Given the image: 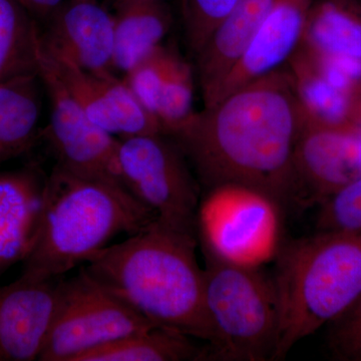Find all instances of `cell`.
<instances>
[{"label":"cell","mask_w":361,"mask_h":361,"mask_svg":"<svg viewBox=\"0 0 361 361\" xmlns=\"http://www.w3.org/2000/svg\"><path fill=\"white\" fill-rule=\"evenodd\" d=\"M327 348L334 360L361 361V294L329 324Z\"/></svg>","instance_id":"obj_26"},{"label":"cell","mask_w":361,"mask_h":361,"mask_svg":"<svg viewBox=\"0 0 361 361\" xmlns=\"http://www.w3.org/2000/svg\"><path fill=\"white\" fill-rule=\"evenodd\" d=\"M35 20H44L51 16L66 0H20Z\"/></svg>","instance_id":"obj_27"},{"label":"cell","mask_w":361,"mask_h":361,"mask_svg":"<svg viewBox=\"0 0 361 361\" xmlns=\"http://www.w3.org/2000/svg\"><path fill=\"white\" fill-rule=\"evenodd\" d=\"M45 180L30 169L0 173V274L32 250L42 219Z\"/></svg>","instance_id":"obj_17"},{"label":"cell","mask_w":361,"mask_h":361,"mask_svg":"<svg viewBox=\"0 0 361 361\" xmlns=\"http://www.w3.org/2000/svg\"><path fill=\"white\" fill-rule=\"evenodd\" d=\"M40 49L82 70H114L115 21L97 0H66L47 18Z\"/></svg>","instance_id":"obj_12"},{"label":"cell","mask_w":361,"mask_h":361,"mask_svg":"<svg viewBox=\"0 0 361 361\" xmlns=\"http://www.w3.org/2000/svg\"><path fill=\"white\" fill-rule=\"evenodd\" d=\"M156 218L125 188L75 174L56 163L45 180L39 229L21 276L63 277L116 235L134 234Z\"/></svg>","instance_id":"obj_3"},{"label":"cell","mask_w":361,"mask_h":361,"mask_svg":"<svg viewBox=\"0 0 361 361\" xmlns=\"http://www.w3.org/2000/svg\"><path fill=\"white\" fill-rule=\"evenodd\" d=\"M317 231H361V176L320 205Z\"/></svg>","instance_id":"obj_25"},{"label":"cell","mask_w":361,"mask_h":361,"mask_svg":"<svg viewBox=\"0 0 361 361\" xmlns=\"http://www.w3.org/2000/svg\"><path fill=\"white\" fill-rule=\"evenodd\" d=\"M61 278L20 276L0 286V361L39 360L54 320Z\"/></svg>","instance_id":"obj_13"},{"label":"cell","mask_w":361,"mask_h":361,"mask_svg":"<svg viewBox=\"0 0 361 361\" xmlns=\"http://www.w3.org/2000/svg\"><path fill=\"white\" fill-rule=\"evenodd\" d=\"M300 49L316 58L361 66V7L355 0H314Z\"/></svg>","instance_id":"obj_20"},{"label":"cell","mask_w":361,"mask_h":361,"mask_svg":"<svg viewBox=\"0 0 361 361\" xmlns=\"http://www.w3.org/2000/svg\"><path fill=\"white\" fill-rule=\"evenodd\" d=\"M109 1H110L114 6H116L118 4H120V2H122L123 0H109Z\"/></svg>","instance_id":"obj_29"},{"label":"cell","mask_w":361,"mask_h":361,"mask_svg":"<svg viewBox=\"0 0 361 361\" xmlns=\"http://www.w3.org/2000/svg\"><path fill=\"white\" fill-rule=\"evenodd\" d=\"M205 258L204 302L211 336L202 360H273L279 325L274 280L259 267Z\"/></svg>","instance_id":"obj_5"},{"label":"cell","mask_w":361,"mask_h":361,"mask_svg":"<svg viewBox=\"0 0 361 361\" xmlns=\"http://www.w3.org/2000/svg\"><path fill=\"white\" fill-rule=\"evenodd\" d=\"M300 206L322 205L361 176V126L322 125L306 116L295 151Z\"/></svg>","instance_id":"obj_10"},{"label":"cell","mask_w":361,"mask_h":361,"mask_svg":"<svg viewBox=\"0 0 361 361\" xmlns=\"http://www.w3.org/2000/svg\"><path fill=\"white\" fill-rule=\"evenodd\" d=\"M313 1L275 0L245 51L206 106L286 66L302 42Z\"/></svg>","instance_id":"obj_14"},{"label":"cell","mask_w":361,"mask_h":361,"mask_svg":"<svg viewBox=\"0 0 361 361\" xmlns=\"http://www.w3.org/2000/svg\"><path fill=\"white\" fill-rule=\"evenodd\" d=\"M203 348L178 330L155 325L82 353L75 361L202 360Z\"/></svg>","instance_id":"obj_22"},{"label":"cell","mask_w":361,"mask_h":361,"mask_svg":"<svg viewBox=\"0 0 361 361\" xmlns=\"http://www.w3.org/2000/svg\"><path fill=\"white\" fill-rule=\"evenodd\" d=\"M239 0H179L183 35L188 49L196 56L214 30Z\"/></svg>","instance_id":"obj_24"},{"label":"cell","mask_w":361,"mask_h":361,"mask_svg":"<svg viewBox=\"0 0 361 361\" xmlns=\"http://www.w3.org/2000/svg\"><path fill=\"white\" fill-rule=\"evenodd\" d=\"M275 0H239L195 58V77L204 106L250 44Z\"/></svg>","instance_id":"obj_18"},{"label":"cell","mask_w":361,"mask_h":361,"mask_svg":"<svg viewBox=\"0 0 361 361\" xmlns=\"http://www.w3.org/2000/svg\"><path fill=\"white\" fill-rule=\"evenodd\" d=\"M9 159H11V157L6 155V154L0 153V164L4 163V161L9 160Z\"/></svg>","instance_id":"obj_28"},{"label":"cell","mask_w":361,"mask_h":361,"mask_svg":"<svg viewBox=\"0 0 361 361\" xmlns=\"http://www.w3.org/2000/svg\"><path fill=\"white\" fill-rule=\"evenodd\" d=\"M356 2H357L358 6L361 7V0H355Z\"/></svg>","instance_id":"obj_31"},{"label":"cell","mask_w":361,"mask_h":361,"mask_svg":"<svg viewBox=\"0 0 361 361\" xmlns=\"http://www.w3.org/2000/svg\"><path fill=\"white\" fill-rule=\"evenodd\" d=\"M40 30L20 0H0V82L39 71Z\"/></svg>","instance_id":"obj_23"},{"label":"cell","mask_w":361,"mask_h":361,"mask_svg":"<svg viewBox=\"0 0 361 361\" xmlns=\"http://www.w3.org/2000/svg\"><path fill=\"white\" fill-rule=\"evenodd\" d=\"M195 71L173 49L164 47L123 75L137 101L155 116L164 135L173 137L195 114Z\"/></svg>","instance_id":"obj_16"},{"label":"cell","mask_w":361,"mask_h":361,"mask_svg":"<svg viewBox=\"0 0 361 361\" xmlns=\"http://www.w3.org/2000/svg\"><path fill=\"white\" fill-rule=\"evenodd\" d=\"M115 7L114 70L125 75L163 44L174 18L169 0H123Z\"/></svg>","instance_id":"obj_19"},{"label":"cell","mask_w":361,"mask_h":361,"mask_svg":"<svg viewBox=\"0 0 361 361\" xmlns=\"http://www.w3.org/2000/svg\"><path fill=\"white\" fill-rule=\"evenodd\" d=\"M155 325L82 268L75 276L59 279L54 320L39 360L75 361Z\"/></svg>","instance_id":"obj_7"},{"label":"cell","mask_w":361,"mask_h":361,"mask_svg":"<svg viewBox=\"0 0 361 361\" xmlns=\"http://www.w3.org/2000/svg\"><path fill=\"white\" fill-rule=\"evenodd\" d=\"M306 116L322 125H357L361 106V70L315 58L299 47L286 65Z\"/></svg>","instance_id":"obj_15"},{"label":"cell","mask_w":361,"mask_h":361,"mask_svg":"<svg viewBox=\"0 0 361 361\" xmlns=\"http://www.w3.org/2000/svg\"><path fill=\"white\" fill-rule=\"evenodd\" d=\"M197 237L156 218L90 256L85 269L149 322L208 342L205 272L197 260Z\"/></svg>","instance_id":"obj_2"},{"label":"cell","mask_w":361,"mask_h":361,"mask_svg":"<svg viewBox=\"0 0 361 361\" xmlns=\"http://www.w3.org/2000/svg\"><path fill=\"white\" fill-rule=\"evenodd\" d=\"M279 325L273 360L341 316L361 294V231H322L280 255Z\"/></svg>","instance_id":"obj_4"},{"label":"cell","mask_w":361,"mask_h":361,"mask_svg":"<svg viewBox=\"0 0 361 361\" xmlns=\"http://www.w3.org/2000/svg\"><path fill=\"white\" fill-rule=\"evenodd\" d=\"M356 123H357V125L361 126V106L360 109V111H358L357 121H356Z\"/></svg>","instance_id":"obj_30"},{"label":"cell","mask_w":361,"mask_h":361,"mask_svg":"<svg viewBox=\"0 0 361 361\" xmlns=\"http://www.w3.org/2000/svg\"><path fill=\"white\" fill-rule=\"evenodd\" d=\"M39 56L61 80L90 120L120 137L161 134L155 116L137 101L130 87L111 73H94L54 58L39 47Z\"/></svg>","instance_id":"obj_11"},{"label":"cell","mask_w":361,"mask_h":361,"mask_svg":"<svg viewBox=\"0 0 361 361\" xmlns=\"http://www.w3.org/2000/svg\"><path fill=\"white\" fill-rule=\"evenodd\" d=\"M280 207L246 187L224 185L210 190L197 219L204 254L233 264L259 267L276 253Z\"/></svg>","instance_id":"obj_8"},{"label":"cell","mask_w":361,"mask_h":361,"mask_svg":"<svg viewBox=\"0 0 361 361\" xmlns=\"http://www.w3.org/2000/svg\"><path fill=\"white\" fill-rule=\"evenodd\" d=\"M39 73L0 82V153L14 158L32 146L42 114Z\"/></svg>","instance_id":"obj_21"},{"label":"cell","mask_w":361,"mask_h":361,"mask_svg":"<svg viewBox=\"0 0 361 361\" xmlns=\"http://www.w3.org/2000/svg\"><path fill=\"white\" fill-rule=\"evenodd\" d=\"M37 73L51 104L47 137L58 164L75 174L125 188L118 169L120 139L90 120L39 56Z\"/></svg>","instance_id":"obj_9"},{"label":"cell","mask_w":361,"mask_h":361,"mask_svg":"<svg viewBox=\"0 0 361 361\" xmlns=\"http://www.w3.org/2000/svg\"><path fill=\"white\" fill-rule=\"evenodd\" d=\"M305 121L285 66L195 111L170 137L207 192L236 185L281 206L295 198V151Z\"/></svg>","instance_id":"obj_1"},{"label":"cell","mask_w":361,"mask_h":361,"mask_svg":"<svg viewBox=\"0 0 361 361\" xmlns=\"http://www.w3.org/2000/svg\"><path fill=\"white\" fill-rule=\"evenodd\" d=\"M118 161L123 187L153 211L157 219L198 236V182L172 137L161 134L120 137Z\"/></svg>","instance_id":"obj_6"}]
</instances>
